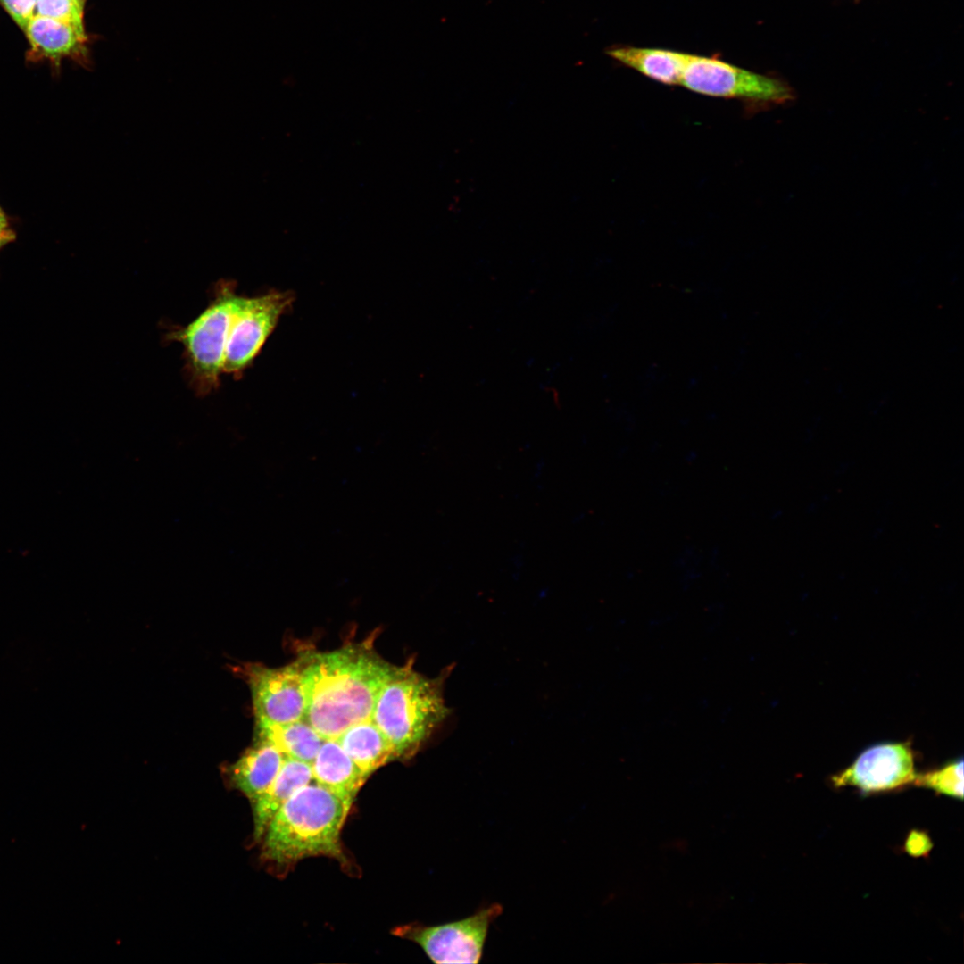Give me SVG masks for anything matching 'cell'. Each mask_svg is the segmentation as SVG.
I'll return each mask as SVG.
<instances>
[{
	"mask_svg": "<svg viewBox=\"0 0 964 964\" xmlns=\"http://www.w3.org/2000/svg\"><path fill=\"white\" fill-rule=\"evenodd\" d=\"M303 654V719L323 739L337 738L349 727L370 719L395 668L378 655L372 640Z\"/></svg>",
	"mask_w": 964,
	"mask_h": 964,
	"instance_id": "obj_1",
	"label": "cell"
},
{
	"mask_svg": "<svg viewBox=\"0 0 964 964\" xmlns=\"http://www.w3.org/2000/svg\"><path fill=\"white\" fill-rule=\"evenodd\" d=\"M351 807L316 782L298 788L269 822L262 859L283 866L320 855L343 861L340 835Z\"/></svg>",
	"mask_w": 964,
	"mask_h": 964,
	"instance_id": "obj_2",
	"label": "cell"
},
{
	"mask_svg": "<svg viewBox=\"0 0 964 964\" xmlns=\"http://www.w3.org/2000/svg\"><path fill=\"white\" fill-rule=\"evenodd\" d=\"M445 672L427 677L412 662L395 666L382 686L370 719L392 744L396 760L414 756L449 715L443 697Z\"/></svg>",
	"mask_w": 964,
	"mask_h": 964,
	"instance_id": "obj_3",
	"label": "cell"
},
{
	"mask_svg": "<svg viewBox=\"0 0 964 964\" xmlns=\"http://www.w3.org/2000/svg\"><path fill=\"white\" fill-rule=\"evenodd\" d=\"M241 297L235 281L220 279L209 304L186 326L173 327L166 334L167 340L182 345L186 378L199 396L220 385L229 329Z\"/></svg>",
	"mask_w": 964,
	"mask_h": 964,
	"instance_id": "obj_4",
	"label": "cell"
},
{
	"mask_svg": "<svg viewBox=\"0 0 964 964\" xmlns=\"http://www.w3.org/2000/svg\"><path fill=\"white\" fill-rule=\"evenodd\" d=\"M680 85L698 94L740 99L761 108L788 104L796 98L784 79L745 70L715 56L689 54Z\"/></svg>",
	"mask_w": 964,
	"mask_h": 964,
	"instance_id": "obj_5",
	"label": "cell"
},
{
	"mask_svg": "<svg viewBox=\"0 0 964 964\" xmlns=\"http://www.w3.org/2000/svg\"><path fill=\"white\" fill-rule=\"evenodd\" d=\"M292 302L293 294L288 292L242 295L229 329L223 374L234 378L243 376Z\"/></svg>",
	"mask_w": 964,
	"mask_h": 964,
	"instance_id": "obj_6",
	"label": "cell"
},
{
	"mask_svg": "<svg viewBox=\"0 0 964 964\" xmlns=\"http://www.w3.org/2000/svg\"><path fill=\"white\" fill-rule=\"evenodd\" d=\"M494 903L454 922L406 927L403 935L418 943L436 964H477L482 957L490 924L502 913Z\"/></svg>",
	"mask_w": 964,
	"mask_h": 964,
	"instance_id": "obj_7",
	"label": "cell"
},
{
	"mask_svg": "<svg viewBox=\"0 0 964 964\" xmlns=\"http://www.w3.org/2000/svg\"><path fill=\"white\" fill-rule=\"evenodd\" d=\"M304 654L294 662L268 668L248 664L245 669L255 721L284 724L303 719L305 699L302 682Z\"/></svg>",
	"mask_w": 964,
	"mask_h": 964,
	"instance_id": "obj_8",
	"label": "cell"
},
{
	"mask_svg": "<svg viewBox=\"0 0 964 964\" xmlns=\"http://www.w3.org/2000/svg\"><path fill=\"white\" fill-rule=\"evenodd\" d=\"M910 744L884 743L863 751L845 769L831 777L835 786L851 785L864 793L890 791L914 782Z\"/></svg>",
	"mask_w": 964,
	"mask_h": 964,
	"instance_id": "obj_9",
	"label": "cell"
},
{
	"mask_svg": "<svg viewBox=\"0 0 964 964\" xmlns=\"http://www.w3.org/2000/svg\"><path fill=\"white\" fill-rule=\"evenodd\" d=\"M29 62L49 61L56 69L63 59L88 64L86 30L56 19L36 14L23 29Z\"/></svg>",
	"mask_w": 964,
	"mask_h": 964,
	"instance_id": "obj_10",
	"label": "cell"
},
{
	"mask_svg": "<svg viewBox=\"0 0 964 964\" xmlns=\"http://www.w3.org/2000/svg\"><path fill=\"white\" fill-rule=\"evenodd\" d=\"M286 756L270 743L256 738L227 770L230 784L251 803L271 784Z\"/></svg>",
	"mask_w": 964,
	"mask_h": 964,
	"instance_id": "obj_11",
	"label": "cell"
},
{
	"mask_svg": "<svg viewBox=\"0 0 964 964\" xmlns=\"http://www.w3.org/2000/svg\"><path fill=\"white\" fill-rule=\"evenodd\" d=\"M311 767L317 784L351 804L370 777L347 755L336 738L323 740Z\"/></svg>",
	"mask_w": 964,
	"mask_h": 964,
	"instance_id": "obj_12",
	"label": "cell"
},
{
	"mask_svg": "<svg viewBox=\"0 0 964 964\" xmlns=\"http://www.w3.org/2000/svg\"><path fill=\"white\" fill-rule=\"evenodd\" d=\"M313 780L311 764L286 757L268 788L253 802V838L259 842L278 809L300 787Z\"/></svg>",
	"mask_w": 964,
	"mask_h": 964,
	"instance_id": "obj_13",
	"label": "cell"
},
{
	"mask_svg": "<svg viewBox=\"0 0 964 964\" xmlns=\"http://www.w3.org/2000/svg\"><path fill=\"white\" fill-rule=\"evenodd\" d=\"M607 54L617 62L666 85H680L689 54L677 51L618 46Z\"/></svg>",
	"mask_w": 964,
	"mask_h": 964,
	"instance_id": "obj_14",
	"label": "cell"
},
{
	"mask_svg": "<svg viewBox=\"0 0 964 964\" xmlns=\"http://www.w3.org/2000/svg\"><path fill=\"white\" fill-rule=\"evenodd\" d=\"M336 739L354 763L369 776L396 760L392 744L370 719L349 727Z\"/></svg>",
	"mask_w": 964,
	"mask_h": 964,
	"instance_id": "obj_15",
	"label": "cell"
},
{
	"mask_svg": "<svg viewBox=\"0 0 964 964\" xmlns=\"http://www.w3.org/2000/svg\"><path fill=\"white\" fill-rule=\"evenodd\" d=\"M255 730L256 738L270 743L286 757L309 764L324 740L304 719L284 724L256 722Z\"/></svg>",
	"mask_w": 964,
	"mask_h": 964,
	"instance_id": "obj_16",
	"label": "cell"
},
{
	"mask_svg": "<svg viewBox=\"0 0 964 964\" xmlns=\"http://www.w3.org/2000/svg\"><path fill=\"white\" fill-rule=\"evenodd\" d=\"M913 783L962 800L963 760H956L933 771L917 774Z\"/></svg>",
	"mask_w": 964,
	"mask_h": 964,
	"instance_id": "obj_17",
	"label": "cell"
},
{
	"mask_svg": "<svg viewBox=\"0 0 964 964\" xmlns=\"http://www.w3.org/2000/svg\"><path fill=\"white\" fill-rule=\"evenodd\" d=\"M36 14L65 21L85 30L84 11L74 0H37Z\"/></svg>",
	"mask_w": 964,
	"mask_h": 964,
	"instance_id": "obj_18",
	"label": "cell"
},
{
	"mask_svg": "<svg viewBox=\"0 0 964 964\" xmlns=\"http://www.w3.org/2000/svg\"><path fill=\"white\" fill-rule=\"evenodd\" d=\"M37 0H0V4L23 30L36 15Z\"/></svg>",
	"mask_w": 964,
	"mask_h": 964,
	"instance_id": "obj_19",
	"label": "cell"
},
{
	"mask_svg": "<svg viewBox=\"0 0 964 964\" xmlns=\"http://www.w3.org/2000/svg\"><path fill=\"white\" fill-rule=\"evenodd\" d=\"M933 844L929 836L922 832L912 830L906 840L905 850L914 857L927 856L932 849Z\"/></svg>",
	"mask_w": 964,
	"mask_h": 964,
	"instance_id": "obj_20",
	"label": "cell"
},
{
	"mask_svg": "<svg viewBox=\"0 0 964 964\" xmlns=\"http://www.w3.org/2000/svg\"><path fill=\"white\" fill-rule=\"evenodd\" d=\"M16 238L14 230L10 227L0 229V251Z\"/></svg>",
	"mask_w": 964,
	"mask_h": 964,
	"instance_id": "obj_21",
	"label": "cell"
},
{
	"mask_svg": "<svg viewBox=\"0 0 964 964\" xmlns=\"http://www.w3.org/2000/svg\"><path fill=\"white\" fill-rule=\"evenodd\" d=\"M6 228H10V222H9V220H8V217H7L6 213L4 212V210L0 206V229H6Z\"/></svg>",
	"mask_w": 964,
	"mask_h": 964,
	"instance_id": "obj_22",
	"label": "cell"
},
{
	"mask_svg": "<svg viewBox=\"0 0 964 964\" xmlns=\"http://www.w3.org/2000/svg\"><path fill=\"white\" fill-rule=\"evenodd\" d=\"M74 1H75V2H76V4H78V6H79V8H80V9H81L82 11H84V8H85V4H86V2H87V0H74Z\"/></svg>",
	"mask_w": 964,
	"mask_h": 964,
	"instance_id": "obj_23",
	"label": "cell"
},
{
	"mask_svg": "<svg viewBox=\"0 0 964 964\" xmlns=\"http://www.w3.org/2000/svg\"><path fill=\"white\" fill-rule=\"evenodd\" d=\"M854 1H855V2H860V1H861V0H854Z\"/></svg>",
	"mask_w": 964,
	"mask_h": 964,
	"instance_id": "obj_24",
	"label": "cell"
}]
</instances>
